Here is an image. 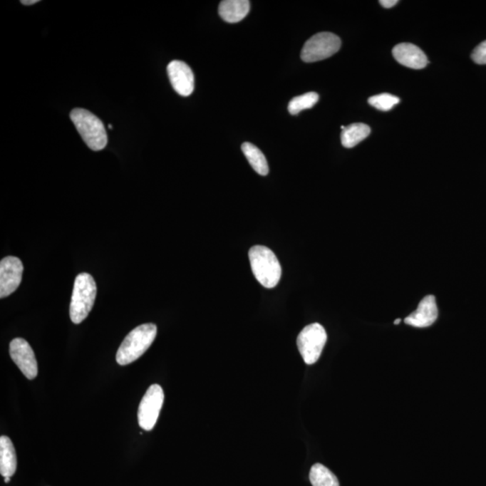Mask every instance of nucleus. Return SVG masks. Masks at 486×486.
Instances as JSON below:
<instances>
[{
	"label": "nucleus",
	"instance_id": "6e6552de",
	"mask_svg": "<svg viewBox=\"0 0 486 486\" xmlns=\"http://www.w3.org/2000/svg\"><path fill=\"white\" fill-rule=\"evenodd\" d=\"M9 354L13 361L27 379L33 380L38 374L36 355L29 342L22 338H16L10 342Z\"/></svg>",
	"mask_w": 486,
	"mask_h": 486
},
{
	"label": "nucleus",
	"instance_id": "0eeeda50",
	"mask_svg": "<svg viewBox=\"0 0 486 486\" xmlns=\"http://www.w3.org/2000/svg\"><path fill=\"white\" fill-rule=\"evenodd\" d=\"M164 392L160 385L150 386L140 403L138 422L145 430H152L159 418L163 405Z\"/></svg>",
	"mask_w": 486,
	"mask_h": 486
},
{
	"label": "nucleus",
	"instance_id": "aec40b11",
	"mask_svg": "<svg viewBox=\"0 0 486 486\" xmlns=\"http://www.w3.org/2000/svg\"><path fill=\"white\" fill-rule=\"evenodd\" d=\"M471 58L475 63L486 64V40L475 48L471 54Z\"/></svg>",
	"mask_w": 486,
	"mask_h": 486
},
{
	"label": "nucleus",
	"instance_id": "412c9836",
	"mask_svg": "<svg viewBox=\"0 0 486 486\" xmlns=\"http://www.w3.org/2000/svg\"><path fill=\"white\" fill-rule=\"evenodd\" d=\"M397 3H398L397 0H382V1H380V4L384 6L386 9L393 8V6H395Z\"/></svg>",
	"mask_w": 486,
	"mask_h": 486
},
{
	"label": "nucleus",
	"instance_id": "6ab92c4d",
	"mask_svg": "<svg viewBox=\"0 0 486 486\" xmlns=\"http://www.w3.org/2000/svg\"><path fill=\"white\" fill-rule=\"evenodd\" d=\"M400 102V98L395 95L383 93L369 98L368 104L372 105L380 111H389L393 107H395Z\"/></svg>",
	"mask_w": 486,
	"mask_h": 486
},
{
	"label": "nucleus",
	"instance_id": "f03ea898",
	"mask_svg": "<svg viewBox=\"0 0 486 486\" xmlns=\"http://www.w3.org/2000/svg\"><path fill=\"white\" fill-rule=\"evenodd\" d=\"M253 275L266 289H273L280 281L281 266L275 253L265 246H254L249 252Z\"/></svg>",
	"mask_w": 486,
	"mask_h": 486
},
{
	"label": "nucleus",
	"instance_id": "39448f33",
	"mask_svg": "<svg viewBox=\"0 0 486 486\" xmlns=\"http://www.w3.org/2000/svg\"><path fill=\"white\" fill-rule=\"evenodd\" d=\"M326 341V331L320 324H311L303 329L297 338V347L306 364L318 361Z\"/></svg>",
	"mask_w": 486,
	"mask_h": 486
},
{
	"label": "nucleus",
	"instance_id": "9b49d317",
	"mask_svg": "<svg viewBox=\"0 0 486 486\" xmlns=\"http://www.w3.org/2000/svg\"><path fill=\"white\" fill-rule=\"evenodd\" d=\"M439 311H438L435 296H427L420 301L417 309L407 316L405 323L410 326L426 328L435 323Z\"/></svg>",
	"mask_w": 486,
	"mask_h": 486
},
{
	"label": "nucleus",
	"instance_id": "4468645a",
	"mask_svg": "<svg viewBox=\"0 0 486 486\" xmlns=\"http://www.w3.org/2000/svg\"><path fill=\"white\" fill-rule=\"evenodd\" d=\"M17 458L15 448L9 437L0 438V474L3 477H11L16 473Z\"/></svg>",
	"mask_w": 486,
	"mask_h": 486
},
{
	"label": "nucleus",
	"instance_id": "5701e85b",
	"mask_svg": "<svg viewBox=\"0 0 486 486\" xmlns=\"http://www.w3.org/2000/svg\"><path fill=\"white\" fill-rule=\"evenodd\" d=\"M401 319H397L395 321H393V324L398 325L400 323H401Z\"/></svg>",
	"mask_w": 486,
	"mask_h": 486
},
{
	"label": "nucleus",
	"instance_id": "a211bd4d",
	"mask_svg": "<svg viewBox=\"0 0 486 486\" xmlns=\"http://www.w3.org/2000/svg\"><path fill=\"white\" fill-rule=\"evenodd\" d=\"M318 100H319V95L316 92H309V93L299 95L289 102V111L291 115L299 114L304 109L313 108Z\"/></svg>",
	"mask_w": 486,
	"mask_h": 486
},
{
	"label": "nucleus",
	"instance_id": "1a4fd4ad",
	"mask_svg": "<svg viewBox=\"0 0 486 486\" xmlns=\"http://www.w3.org/2000/svg\"><path fill=\"white\" fill-rule=\"evenodd\" d=\"M24 266L16 257L9 256L0 262V297L10 296L22 281Z\"/></svg>",
	"mask_w": 486,
	"mask_h": 486
},
{
	"label": "nucleus",
	"instance_id": "9d476101",
	"mask_svg": "<svg viewBox=\"0 0 486 486\" xmlns=\"http://www.w3.org/2000/svg\"><path fill=\"white\" fill-rule=\"evenodd\" d=\"M167 71L170 83L177 94L182 97H188L193 93L194 74L187 63L181 61H172L167 65Z\"/></svg>",
	"mask_w": 486,
	"mask_h": 486
},
{
	"label": "nucleus",
	"instance_id": "4be33fe9",
	"mask_svg": "<svg viewBox=\"0 0 486 486\" xmlns=\"http://www.w3.org/2000/svg\"><path fill=\"white\" fill-rule=\"evenodd\" d=\"M21 4L25 6H32L39 2V0H22Z\"/></svg>",
	"mask_w": 486,
	"mask_h": 486
},
{
	"label": "nucleus",
	"instance_id": "f8f14e48",
	"mask_svg": "<svg viewBox=\"0 0 486 486\" xmlns=\"http://www.w3.org/2000/svg\"><path fill=\"white\" fill-rule=\"evenodd\" d=\"M393 56L400 64L414 70L425 68L429 63L426 54L413 43H403L393 47Z\"/></svg>",
	"mask_w": 486,
	"mask_h": 486
},
{
	"label": "nucleus",
	"instance_id": "2eb2a0df",
	"mask_svg": "<svg viewBox=\"0 0 486 486\" xmlns=\"http://www.w3.org/2000/svg\"><path fill=\"white\" fill-rule=\"evenodd\" d=\"M371 128L365 124H352L342 130L341 143L345 148H353L371 135Z\"/></svg>",
	"mask_w": 486,
	"mask_h": 486
},
{
	"label": "nucleus",
	"instance_id": "20e7f679",
	"mask_svg": "<svg viewBox=\"0 0 486 486\" xmlns=\"http://www.w3.org/2000/svg\"><path fill=\"white\" fill-rule=\"evenodd\" d=\"M71 119L86 145L91 150L98 152L105 148L108 145L107 130L100 119L82 108L73 109Z\"/></svg>",
	"mask_w": 486,
	"mask_h": 486
},
{
	"label": "nucleus",
	"instance_id": "393cba45",
	"mask_svg": "<svg viewBox=\"0 0 486 486\" xmlns=\"http://www.w3.org/2000/svg\"><path fill=\"white\" fill-rule=\"evenodd\" d=\"M108 128H109V129H113V125H108Z\"/></svg>",
	"mask_w": 486,
	"mask_h": 486
},
{
	"label": "nucleus",
	"instance_id": "f257e3e1",
	"mask_svg": "<svg viewBox=\"0 0 486 486\" xmlns=\"http://www.w3.org/2000/svg\"><path fill=\"white\" fill-rule=\"evenodd\" d=\"M157 335V326L153 324H145L133 329L122 342L116 354V362L126 366L137 361L152 344Z\"/></svg>",
	"mask_w": 486,
	"mask_h": 486
},
{
	"label": "nucleus",
	"instance_id": "f3484780",
	"mask_svg": "<svg viewBox=\"0 0 486 486\" xmlns=\"http://www.w3.org/2000/svg\"><path fill=\"white\" fill-rule=\"evenodd\" d=\"M309 478L313 486H340L336 475L321 464L311 467Z\"/></svg>",
	"mask_w": 486,
	"mask_h": 486
},
{
	"label": "nucleus",
	"instance_id": "b1692460",
	"mask_svg": "<svg viewBox=\"0 0 486 486\" xmlns=\"http://www.w3.org/2000/svg\"><path fill=\"white\" fill-rule=\"evenodd\" d=\"M10 478H11V477H5V482H6V484H8V482H9Z\"/></svg>",
	"mask_w": 486,
	"mask_h": 486
},
{
	"label": "nucleus",
	"instance_id": "7ed1b4c3",
	"mask_svg": "<svg viewBox=\"0 0 486 486\" xmlns=\"http://www.w3.org/2000/svg\"><path fill=\"white\" fill-rule=\"evenodd\" d=\"M97 296V285L91 274L81 273L75 279L70 307L71 319L80 324L90 314Z\"/></svg>",
	"mask_w": 486,
	"mask_h": 486
},
{
	"label": "nucleus",
	"instance_id": "ddd939ff",
	"mask_svg": "<svg viewBox=\"0 0 486 486\" xmlns=\"http://www.w3.org/2000/svg\"><path fill=\"white\" fill-rule=\"evenodd\" d=\"M248 0H224L219 5V15L228 23H238L244 19L249 12Z\"/></svg>",
	"mask_w": 486,
	"mask_h": 486
},
{
	"label": "nucleus",
	"instance_id": "dca6fc26",
	"mask_svg": "<svg viewBox=\"0 0 486 486\" xmlns=\"http://www.w3.org/2000/svg\"><path fill=\"white\" fill-rule=\"evenodd\" d=\"M242 150L257 173L262 176L268 175L269 171L268 162L264 154L258 147L253 145L251 143H244L242 145Z\"/></svg>",
	"mask_w": 486,
	"mask_h": 486
},
{
	"label": "nucleus",
	"instance_id": "423d86ee",
	"mask_svg": "<svg viewBox=\"0 0 486 486\" xmlns=\"http://www.w3.org/2000/svg\"><path fill=\"white\" fill-rule=\"evenodd\" d=\"M341 46L340 37L336 34L323 32L311 37L304 43L301 58L304 63H316L333 56Z\"/></svg>",
	"mask_w": 486,
	"mask_h": 486
}]
</instances>
